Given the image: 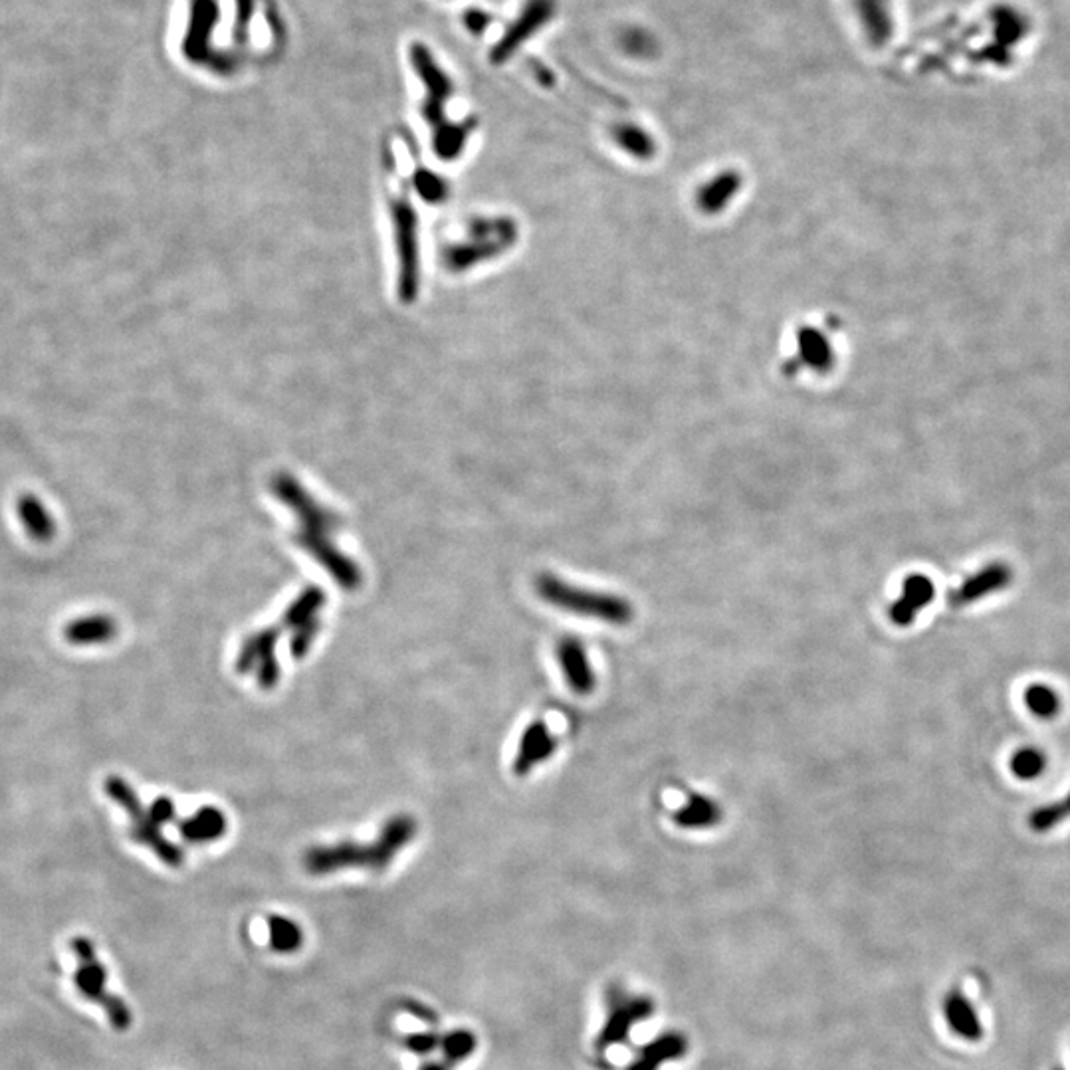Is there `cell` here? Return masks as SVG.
I'll use <instances>...</instances> for the list:
<instances>
[{
	"label": "cell",
	"mask_w": 1070,
	"mask_h": 1070,
	"mask_svg": "<svg viewBox=\"0 0 1070 1070\" xmlns=\"http://www.w3.org/2000/svg\"><path fill=\"white\" fill-rule=\"evenodd\" d=\"M442 1043V1037L434 1031H423V1033H411L403 1039V1047L419 1057H425L434 1053Z\"/></svg>",
	"instance_id": "24"
},
{
	"label": "cell",
	"mask_w": 1070,
	"mask_h": 1070,
	"mask_svg": "<svg viewBox=\"0 0 1070 1070\" xmlns=\"http://www.w3.org/2000/svg\"><path fill=\"white\" fill-rule=\"evenodd\" d=\"M149 815L153 817V821L157 825L171 823L175 819V803H173V799L171 797H157L149 807Z\"/></svg>",
	"instance_id": "25"
},
{
	"label": "cell",
	"mask_w": 1070,
	"mask_h": 1070,
	"mask_svg": "<svg viewBox=\"0 0 1070 1070\" xmlns=\"http://www.w3.org/2000/svg\"><path fill=\"white\" fill-rule=\"evenodd\" d=\"M117 635V623L109 615H90L80 617L66 625L64 637L70 644L76 646H94V644H106L115 639Z\"/></svg>",
	"instance_id": "15"
},
{
	"label": "cell",
	"mask_w": 1070,
	"mask_h": 1070,
	"mask_svg": "<svg viewBox=\"0 0 1070 1070\" xmlns=\"http://www.w3.org/2000/svg\"><path fill=\"white\" fill-rule=\"evenodd\" d=\"M557 660L563 670V676L569 684V688L579 696H589L595 686L597 678L593 674V668L589 664L585 646L581 641L567 637L557 644Z\"/></svg>",
	"instance_id": "7"
},
{
	"label": "cell",
	"mask_w": 1070,
	"mask_h": 1070,
	"mask_svg": "<svg viewBox=\"0 0 1070 1070\" xmlns=\"http://www.w3.org/2000/svg\"><path fill=\"white\" fill-rule=\"evenodd\" d=\"M270 490L298 518V530L292 537L294 543L310 553L341 589H359L363 583L361 567L337 549L331 539L339 526H343L339 514L320 504L292 474H276L270 482Z\"/></svg>",
	"instance_id": "1"
},
{
	"label": "cell",
	"mask_w": 1070,
	"mask_h": 1070,
	"mask_svg": "<svg viewBox=\"0 0 1070 1070\" xmlns=\"http://www.w3.org/2000/svg\"><path fill=\"white\" fill-rule=\"evenodd\" d=\"M722 815V807L712 797L692 793L672 819L682 829H708L718 825L722 821Z\"/></svg>",
	"instance_id": "14"
},
{
	"label": "cell",
	"mask_w": 1070,
	"mask_h": 1070,
	"mask_svg": "<svg viewBox=\"0 0 1070 1070\" xmlns=\"http://www.w3.org/2000/svg\"><path fill=\"white\" fill-rule=\"evenodd\" d=\"M1045 755L1033 748L1019 749L1011 761V769L1019 779H1035L1045 769Z\"/></svg>",
	"instance_id": "21"
},
{
	"label": "cell",
	"mask_w": 1070,
	"mask_h": 1070,
	"mask_svg": "<svg viewBox=\"0 0 1070 1070\" xmlns=\"http://www.w3.org/2000/svg\"><path fill=\"white\" fill-rule=\"evenodd\" d=\"M327 603V597L325 593L321 591L320 587L316 585H310L306 587L290 605L288 609L284 611L282 619H280V625L284 631H294L296 627L308 623L310 619L318 617V613L321 611V607Z\"/></svg>",
	"instance_id": "16"
},
{
	"label": "cell",
	"mask_w": 1070,
	"mask_h": 1070,
	"mask_svg": "<svg viewBox=\"0 0 1070 1070\" xmlns=\"http://www.w3.org/2000/svg\"><path fill=\"white\" fill-rule=\"evenodd\" d=\"M417 829V821L411 815L401 813L383 825L379 837L373 843L343 841L337 845L314 847L306 851L302 864L312 876L333 874L337 870L347 868L383 872L391 866L395 856L417 837Z\"/></svg>",
	"instance_id": "2"
},
{
	"label": "cell",
	"mask_w": 1070,
	"mask_h": 1070,
	"mask_svg": "<svg viewBox=\"0 0 1070 1070\" xmlns=\"http://www.w3.org/2000/svg\"><path fill=\"white\" fill-rule=\"evenodd\" d=\"M853 6L870 46H886L894 32L892 0H853Z\"/></svg>",
	"instance_id": "9"
},
{
	"label": "cell",
	"mask_w": 1070,
	"mask_h": 1070,
	"mask_svg": "<svg viewBox=\"0 0 1070 1070\" xmlns=\"http://www.w3.org/2000/svg\"><path fill=\"white\" fill-rule=\"evenodd\" d=\"M106 793L113 803H117L131 821V839L139 845H145L149 851H153L161 862H165L171 868H179L185 862V851L171 843L167 837H163L159 825L149 815V809L143 807L139 795L133 791V787L117 775H111L106 779Z\"/></svg>",
	"instance_id": "4"
},
{
	"label": "cell",
	"mask_w": 1070,
	"mask_h": 1070,
	"mask_svg": "<svg viewBox=\"0 0 1070 1070\" xmlns=\"http://www.w3.org/2000/svg\"><path fill=\"white\" fill-rule=\"evenodd\" d=\"M1025 702L1029 710L1039 718H1053L1059 712V696L1045 684H1033L1029 686L1025 694Z\"/></svg>",
	"instance_id": "20"
},
{
	"label": "cell",
	"mask_w": 1070,
	"mask_h": 1070,
	"mask_svg": "<svg viewBox=\"0 0 1070 1070\" xmlns=\"http://www.w3.org/2000/svg\"><path fill=\"white\" fill-rule=\"evenodd\" d=\"M320 619L314 617L310 619L308 623L296 627L292 631V637H290V654L296 658V660H302L306 658V654L312 650V644L316 641L318 633H320Z\"/></svg>",
	"instance_id": "22"
},
{
	"label": "cell",
	"mask_w": 1070,
	"mask_h": 1070,
	"mask_svg": "<svg viewBox=\"0 0 1070 1070\" xmlns=\"http://www.w3.org/2000/svg\"><path fill=\"white\" fill-rule=\"evenodd\" d=\"M535 589L545 603L587 619H597L611 625H629L635 617V609L627 599L567 585L551 573H541L535 579Z\"/></svg>",
	"instance_id": "3"
},
{
	"label": "cell",
	"mask_w": 1070,
	"mask_h": 1070,
	"mask_svg": "<svg viewBox=\"0 0 1070 1070\" xmlns=\"http://www.w3.org/2000/svg\"><path fill=\"white\" fill-rule=\"evenodd\" d=\"M934 595V583L926 575H908L904 581L902 599H898L888 611L892 623L898 627H908L914 623L918 611L934 601Z\"/></svg>",
	"instance_id": "10"
},
{
	"label": "cell",
	"mask_w": 1070,
	"mask_h": 1070,
	"mask_svg": "<svg viewBox=\"0 0 1070 1070\" xmlns=\"http://www.w3.org/2000/svg\"><path fill=\"white\" fill-rule=\"evenodd\" d=\"M1070 815V795L1063 801V803H1055V805H1047V807H1041L1039 811H1035L1031 815V827L1035 831H1049L1051 827L1059 825L1063 819H1067Z\"/></svg>",
	"instance_id": "23"
},
{
	"label": "cell",
	"mask_w": 1070,
	"mask_h": 1070,
	"mask_svg": "<svg viewBox=\"0 0 1070 1070\" xmlns=\"http://www.w3.org/2000/svg\"><path fill=\"white\" fill-rule=\"evenodd\" d=\"M268 934L270 948L278 954H294L304 946L302 928L286 916H272L268 920Z\"/></svg>",
	"instance_id": "18"
},
{
	"label": "cell",
	"mask_w": 1070,
	"mask_h": 1070,
	"mask_svg": "<svg viewBox=\"0 0 1070 1070\" xmlns=\"http://www.w3.org/2000/svg\"><path fill=\"white\" fill-rule=\"evenodd\" d=\"M282 635L284 629L280 623H276L246 637L236 656V672L246 674L256 670L258 684L264 690H272L280 682V662L276 658V644Z\"/></svg>",
	"instance_id": "6"
},
{
	"label": "cell",
	"mask_w": 1070,
	"mask_h": 1070,
	"mask_svg": "<svg viewBox=\"0 0 1070 1070\" xmlns=\"http://www.w3.org/2000/svg\"><path fill=\"white\" fill-rule=\"evenodd\" d=\"M1053 1070H1065V1069H1061V1067H1057V1069H1053Z\"/></svg>",
	"instance_id": "28"
},
{
	"label": "cell",
	"mask_w": 1070,
	"mask_h": 1070,
	"mask_svg": "<svg viewBox=\"0 0 1070 1070\" xmlns=\"http://www.w3.org/2000/svg\"><path fill=\"white\" fill-rule=\"evenodd\" d=\"M403 1009H405L407 1013H411L413 1017L421 1019L423 1023H427V1025H434V1023L438 1021V1015H436L430 1007L423 1005V1003H419V1001L407 999V1001H403Z\"/></svg>",
	"instance_id": "26"
},
{
	"label": "cell",
	"mask_w": 1070,
	"mask_h": 1070,
	"mask_svg": "<svg viewBox=\"0 0 1070 1070\" xmlns=\"http://www.w3.org/2000/svg\"><path fill=\"white\" fill-rule=\"evenodd\" d=\"M1009 579H1011L1009 567H1005L1003 563H993V565L985 567L983 571H979L977 575L969 577L960 589H956L950 595V605L952 607H963L967 603H973V601L985 597L987 593L1003 589L1009 583Z\"/></svg>",
	"instance_id": "11"
},
{
	"label": "cell",
	"mask_w": 1070,
	"mask_h": 1070,
	"mask_svg": "<svg viewBox=\"0 0 1070 1070\" xmlns=\"http://www.w3.org/2000/svg\"><path fill=\"white\" fill-rule=\"evenodd\" d=\"M944 1015L948 1027L967 1043H977L983 1037V1027L977 1011L960 991H950L944 999Z\"/></svg>",
	"instance_id": "13"
},
{
	"label": "cell",
	"mask_w": 1070,
	"mask_h": 1070,
	"mask_svg": "<svg viewBox=\"0 0 1070 1070\" xmlns=\"http://www.w3.org/2000/svg\"><path fill=\"white\" fill-rule=\"evenodd\" d=\"M440 1049H442L444 1061L454 1067L456 1063L468 1059L474 1053L476 1037H474V1033H470L466 1029H456V1031H452V1033L442 1037Z\"/></svg>",
	"instance_id": "19"
},
{
	"label": "cell",
	"mask_w": 1070,
	"mask_h": 1070,
	"mask_svg": "<svg viewBox=\"0 0 1070 1070\" xmlns=\"http://www.w3.org/2000/svg\"><path fill=\"white\" fill-rule=\"evenodd\" d=\"M18 516H20L28 535L34 537L36 541H48L54 535V522H52L50 514L46 512V508L34 496L20 498Z\"/></svg>",
	"instance_id": "17"
},
{
	"label": "cell",
	"mask_w": 1070,
	"mask_h": 1070,
	"mask_svg": "<svg viewBox=\"0 0 1070 1070\" xmlns=\"http://www.w3.org/2000/svg\"><path fill=\"white\" fill-rule=\"evenodd\" d=\"M450 1069H452V1065H450V1063H446V1061H430V1063H425V1065H423V1067H421V1069H419V1070H450Z\"/></svg>",
	"instance_id": "27"
},
{
	"label": "cell",
	"mask_w": 1070,
	"mask_h": 1070,
	"mask_svg": "<svg viewBox=\"0 0 1070 1070\" xmlns=\"http://www.w3.org/2000/svg\"><path fill=\"white\" fill-rule=\"evenodd\" d=\"M70 946H72V952L80 960V965H78L76 975H74V983H76L78 991L88 1001L98 1003L106 1011L109 1025L115 1031H121V1033L127 1031L131 1027V1021H133L131 1011H129L127 1003L121 997L111 995L107 991L106 965H102V962L98 960L94 942L88 940V938H74L70 942Z\"/></svg>",
	"instance_id": "5"
},
{
	"label": "cell",
	"mask_w": 1070,
	"mask_h": 1070,
	"mask_svg": "<svg viewBox=\"0 0 1070 1070\" xmlns=\"http://www.w3.org/2000/svg\"><path fill=\"white\" fill-rule=\"evenodd\" d=\"M228 829L226 817L216 807H201L191 817L179 823V833L187 843L201 845V843H213L224 837Z\"/></svg>",
	"instance_id": "12"
},
{
	"label": "cell",
	"mask_w": 1070,
	"mask_h": 1070,
	"mask_svg": "<svg viewBox=\"0 0 1070 1070\" xmlns=\"http://www.w3.org/2000/svg\"><path fill=\"white\" fill-rule=\"evenodd\" d=\"M557 748V740L551 736L547 724L543 720L532 722L520 742L518 755L514 759V773L518 777H526Z\"/></svg>",
	"instance_id": "8"
}]
</instances>
